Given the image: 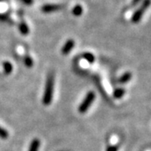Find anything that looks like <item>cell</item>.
<instances>
[{
  "mask_svg": "<svg viewBox=\"0 0 151 151\" xmlns=\"http://www.w3.org/2000/svg\"><path fill=\"white\" fill-rule=\"evenodd\" d=\"M117 150H118L117 146H109L107 151H117Z\"/></svg>",
  "mask_w": 151,
  "mask_h": 151,
  "instance_id": "cell-15",
  "label": "cell"
},
{
  "mask_svg": "<svg viewBox=\"0 0 151 151\" xmlns=\"http://www.w3.org/2000/svg\"><path fill=\"white\" fill-rule=\"evenodd\" d=\"M150 4V0H144L143 4L141 6L135 11L132 16V22L133 23H138L141 19V18L143 17V14H145L146 9L149 8V6Z\"/></svg>",
  "mask_w": 151,
  "mask_h": 151,
  "instance_id": "cell-3",
  "label": "cell"
},
{
  "mask_svg": "<svg viewBox=\"0 0 151 151\" xmlns=\"http://www.w3.org/2000/svg\"><path fill=\"white\" fill-rule=\"evenodd\" d=\"M61 8H62V6L59 5V4H45L41 8V10L43 13L50 14V13H53V12L60 10Z\"/></svg>",
  "mask_w": 151,
  "mask_h": 151,
  "instance_id": "cell-4",
  "label": "cell"
},
{
  "mask_svg": "<svg viewBox=\"0 0 151 151\" xmlns=\"http://www.w3.org/2000/svg\"><path fill=\"white\" fill-rule=\"evenodd\" d=\"M74 45H75L74 40H68L61 49V53L63 55H68L71 51V50L73 49Z\"/></svg>",
  "mask_w": 151,
  "mask_h": 151,
  "instance_id": "cell-5",
  "label": "cell"
},
{
  "mask_svg": "<svg viewBox=\"0 0 151 151\" xmlns=\"http://www.w3.org/2000/svg\"><path fill=\"white\" fill-rule=\"evenodd\" d=\"M140 1L141 0H133V1H132V4H131V5L133 6V7L138 5V4H139V2H140Z\"/></svg>",
  "mask_w": 151,
  "mask_h": 151,
  "instance_id": "cell-17",
  "label": "cell"
},
{
  "mask_svg": "<svg viewBox=\"0 0 151 151\" xmlns=\"http://www.w3.org/2000/svg\"><path fill=\"white\" fill-rule=\"evenodd\" d=\"M124 94H125V90L124 89H123V88H118L113 92V97H115V98H117V99H119V98H121V97H123Z\"/></svg>",
  "mask_w": 151,
  "mask_h": 151,
  "instance_id": "cell-10",
  "label": "cell"
},
{
  "mask_svg": "<svg viewBox=\"0 0 151 151\" xmlns=\"http://www.w3.org/2000/svg\"><path fill=\"white\" fill-rule=\"evenodd\" d=\"M40 145V141L38 139H34L29 147V150L28 151H39Z\"/></svg>",
  "mask_w": 151,
  "mask_h": 151,
  "instance_id": "cell-6",
  "label": "cell"
},
{
  "mask_svg": "<svg viewBox=\"0 0 151 151\" xmlns=\"http://www.w3.org/2000/svg\"><path fill=\"white\" fill-rule=\"evenodd\" d=\"M24 65H26L27 67H29V68L32 67L33 64H34L32 58H31L30 56H29V55H26V56L24 58Z\"/></svg>",
  "mask_w": 151,
  "mask_h": 151,
  "instance_id": "cell-12",
  "label": "cell"
},
{
  "mask_svg": "<svg viewBox=\"0 0 151 151\" xmlns=\"http://www.w3.org/2000/svg\"><path fill=\"white\" fill-rule=\"evenodd\" d=\"M3 66H4V72H5L6 75H9L12 72V70H13V65H12V64L9 61H5V62H4Z\"/></svg>",
  "mask_w": 151,
  "mask_h": 151,
  "instance_id": "cell-8",
  "label": "cell"
},
{
  "mask_svg": "<svg viewBox=\"0 0 151 151\" xmlns=\"http://www.w3.org/2000/svg\"><path fill=\"white\" fill-rule=\"evenodd\" d=\"M19 29L20 33H21L22 35H28L29 32V27H28V25L24 23V22H21V23L19 24Z\"/></svg>",
  "mask_w": 151,
  "mask_h": 151,
  "instance_id": "cell-7",
  "label": "cell"
},
{
  "mask_svg": "<svg viewBox=\"0 0 151 151\" xmlns=\"http://www.w3.org/2000/svg\"><path fill=\"white\" fill-rule=\"evenodd\" d=\"M8 137H9V133L7 132V130L4 129L2 127H0V138L3 139H6Z\"/></svg>",
  "mask_w": 151,
  "mask_h": 151,
  "instance_id": "cell-14",
  "label": "cell"
},
{
  "mask_svg": "<svg viewBox=\"0 0 151 151\" xmlns=\"http://www.w3.org/2000/svg\"><path fill=\"white\" fill-rule=\"evenodd\" d=\"M95 99V93L93 92H89L86 96L85 97V98L83 99V101L81 102V103L80 104L79 108H78V110L81 113H86L87 111V109L90 108V106L92 105V103H93Z\"/></svg>",
  "mask_w": 151,
  "mask_h": 151,
  "instance_id": "cell-2",
  "label": "cell"
},
{
  "mask_svg": "<svg viewBox=\"0 0 151 151\" xmlns=\"http://www.w3.org/2000/svg\"><path fill=\"white\" fill-rule=\"evenodd\" d=\"M83 58L86 60L89 63H93L94 60H95V57L92 53H85L83 55Z\"/></svg>",
  "mask_w": 151,
  "mask_h": 151,
  "instance_id": "cell-13",
  "label": "cell"
},
{
  "mask_svg": "<svg viewBox=\"0 0 151 151\" xmlns=\"http://www.w3.org/2000/svg\"><path fill=\"white\" fill-rule=\"evenodd\" d=\"M7 19H8V17H7V15L1 14H0V21H6Z\"/></svg>",
  "mask_w": 151,
  "mask_h": 151,
  "instance_id": "cell-16",
  "label": "cell"
},
{
  "mask_svg": "<svg viewBox=\"0 0 151 151\" xmlns=\"http://www.w3.org/2000/svg\"><path fill=\"white\" fill-rule=\"evenodd\" d=\"M26 4H28V5H31L33 3V0H23Z\"/></svg>",
  "mask_w": 151,
  "mask_h": 151,
  "instance_id": "cell-18",
  "label": "cell"
},
{
  "mask_svg": "<svg viewBox=\"0 0 151 151\" xmlns=\"http://www.w3.org/2000/svg\"><path fill=\"white\" fill-rule=\"evenodd\" d=\"M82 7L81 5H76L72 10V14L75 15V16H80L81 14H82Z\"/></svg>",
  "mask_w": 151,
  "mask_h": 151,
  "instance_id": "cell-11",
  "label": "cell"
},
{
  "mask_svg": "<svg viewBox=\"0 0 151 151\" xmlns=\"http://www.w3.org/2000/svg\"><path fill=\"white\" fill-rule=\"evenodd\" d=\"M131 77H132V74L130 72H125L124 75H122V76L120 77L119 81L121 83H126V82H128V81H129L130 79H131Z\"/></svg>",
  "mask_w": 151,
  "mask_h": 151,
  "instance_id": "cell-9",
  "label": "cell"
},
{
  "mask_svg": "<svg viewBox=\"0 0 151 151\" xmlns=\"http://www.w3.org/2000/svg\"><path fill=\"white\" fill-rule=\"evenodd\" d=\"M0 1H2V0H0Z\"/></svg>",
  "mask_w": 151,
  "mask_h": 151,
  "instance_id": "cell-19",
  "label": "cell"
},
{
  "mask_svg": "<svg viewBox=\"0 0 151 151\" xmlns=\"http://www.w3.org/2000/svg\"><path fill=\"white\" fill-rule=\"evenodd\" d=\"M54 76L52 74H50L45 83V92H44L43 99H42V103L44 105H46V106L50 105L52 102L53 94H54Z\"/></svg>",
  "mask_w": 151,
  "mask_h": 151,
  "instance_id": "cell-1",
  "label": "cell"
}]
</instances>
